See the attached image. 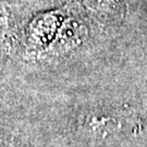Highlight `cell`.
Wrapping results in <instances>:
<instances>
[{"label":"cell","instance_id":"1","mask_svg":"<svg viewBox=\"0 0 147 147\" xmlns=\"http://www.w3.org/2000/svg\"><path fill=\"white\" fill-rule=\"evenodd\" d=\"M9 11L7 7L0 1V44L5 40L7 32L9 28Z\"/></svg>","mask_w":147,"mask_h":147},{"label":"cell","instance_id":"2","mask_svg":"<svg viewBox=\"0 0 147 147\" xmlns=\"http://www.w3.org/2000/svg\"><path fill=\"white\" fill-rule=\"evenodd\" d=\"M0 147H21L20 145H18L14 141H12V140H10V141H3V142L0 143Z\"/></svg>","mask_w":147,"mask_h":147}]
</instances>
